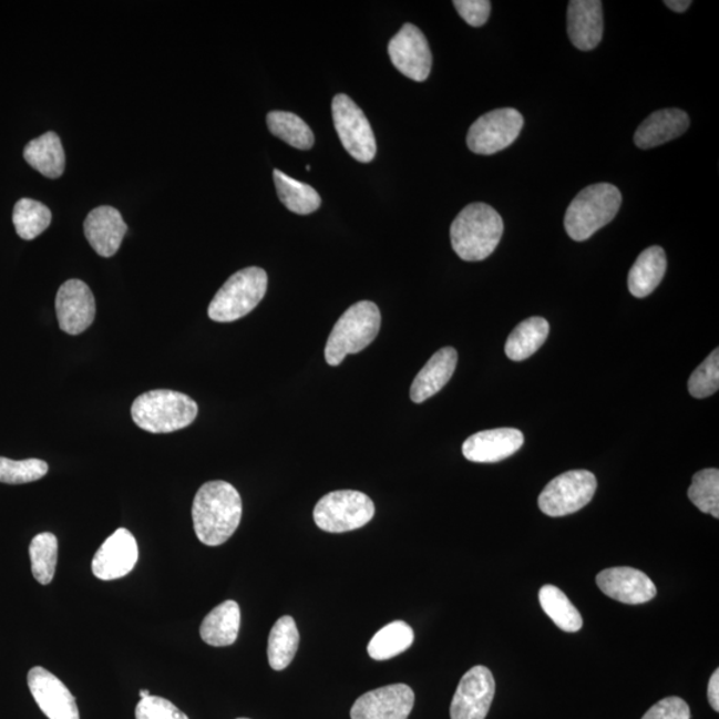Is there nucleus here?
I'll return each mask as SVG.
<instances>
[{
  "mask_svg": "<svg viewBox=\"0 0 719 719\" xmlns=\"http://www.w3.org/2000/svg\"><path fill=\"white\" fill-rule=\"evenodd\" d=\"M243 504L239 492L226 481H209L197 491L193 505L196 537L208 546H219L240 525Z\"/></svg>",
  "mask_w": 719,
  "mask_h": 719,
  "instance_id": "obj_1",
  "label": "nucleus"
},
{
  "mask_svg": "<svg viewBox=\"0 0 719 719\" xmlns=\"http://www.w3.org/2000/svg\"><path fill=\"white\" fill-rule=\"evenodd\" d=\"M503 234L504 222L497 210L484 203H473L452 223V247L465 261L485 260L497 248Z\"/></svg>",
  "mask_w": 719,
  "mask_h": 719,
  "instance_id": "obj_2",
  "label": "nucleus"
},
{
  "mask_svg": "<svg viewBox=\"0 0 719 719\" xmlns=\"http://www.w3.org/2000/svg\"><path fill=\"white\" fill-rule=\"evenodd\" d=\"M199 407L189 396L156 389L138 396L131 408L132 420L150 433H173L193 424Z\"/></svg>",
  "mask_w": 719,
  "mask_h": 719,
  "instance_id": "obj_3",
  "label": "nucleus"
},
{
  "mask_svg": "<svg viewBox=\"0 0 719 719\" xmlns=\"http://www.w3.org/2000/svg\"><path fill=\"white\" fill-rule=\"evenodd\" d=\"M623 195L613 184L599 183L586 187L571 203L564 219L567 235L576 242L590 239L597 230L615 219Z\"/></svg>",
  "mask_w": 719,
  "mask_h": 719,
  "instance_id": "obj_4",
  "label": "nucleus"
},
{
  "mask_svg": "<svg viewBox=\"0 0 719 719\" xmlns=\"http://www.w3.org/2000/svg\"><path fill=\"white\" fill-rule=\"evenodd\" d=\"M381 314L372 301L356 302L336 322L326 346V361L338 367L348 355L364 351L380 332Z\"/></svg>",
  "mask_w": 719,
  "mask_h": 719,
  "instance_id": "obj_5",
  "label": "nucleus"
},
{
  "mask_svg": "<svg viewBox=\"0 0 719 719\" xmlns=\"http://www.w3.org/2000/svg\"><path fill=\"white\" fill-rule=\"evenodd\" d=\"M268 276L259 267L239 270L224 283L208 307L210 320L236 321L253 312L266 296Z\"/></svg>",
  "mask_w": 719,
  "mask_h": 719,
  "instance_id": "obj_6",
  "label": "nucleus"
},
{
  "mask_svg": "<svg viewBox=\"0 0 719 719\" xmlns=\"http://www.w3.org/2000/svg\"><path fill=\"white\" fill-rule=\"evenodd\" d=\"M374 516V504L366 493L336 491L315 506V524L328 533H346L366 526Z\"/></svg>",
  "mask_w": 719,
  "mask_h": 719,
  "instance_id": "obj_7",
  "label": "nucleus"
},
{
  "mask_svg": "<svg viewBox=\"0 0 719 719\" xmlns=\"http://www.w3.org/2000/svg\"><path fill=\"white\" fill-rule=\"evenodd\" d=\"M597 491V479L589 471H571L553 479L538 497L541 512L551 517H564L582 511Z\"/></svg>",
  "mask_w": 719,
  "mask_h": 719,
  "instance_id": "obj_8",
  "label": "nucleus"
},
{
  "mask_svg": "<svg viewBox=\"0 0 719 719\" xmlns=\"http://www.w3.org/2000/svg\"><path fill=\"white\" fill-rule=\"evenodd\" d=\"M332 116L335 129L347 153L360 163H371L378 146L364 112L351 97L339 94L333 97Z\"/></svg>",
  "mask_w": 719,
  "mask_h": 719,
  "instance_id": "obj_9",
  "label": "nucleus"
},
{
  "mask_svg": "<svg viewBox=\"0 0 719 719\" xmlns=\"http://www.w3.org/2000/svg\"><path fill=\"white\" fill-rule=\"evenodd\" d=\"M523 127L524 117L517 110H493L472 124L466 144L474 154L494 155L510 147Z\"/></svg>",
  "mask_w": 719,
  "mask_h": 719,
  "instance_id": "obj_10",
  "label": "nucleus"
},
{
  "mask_svg": "<svg viewBox=\"0 0 719 719\" xmlns=\"http://www.w3.org/2000/svg\"><path fill=\"white\" fill-rule=\"evenodd\" d=\"M389 57L402 75L414 82L427 81L432 70V52L421 30L404 24L388 45Z\"/></svg>",
  "mask_w": 719,
  "mask_h": 719,
  "instance_id": "obj_11",
  "label": "nucleus"
},
{
  "mask_svg": "<svg viewBox=\"0 0 719 719\" xmlns=\"http://www.w3.org/2000/svg\"><path fill=\"white\" fill-rule=\"evenodd\" d=\"M496 691L492 671L474 666L461 678L451 705V719H485Z\"/></svg>",
  "mask_w": 719,
  "mask_h": 719,
  "instance_id": "obj_12",
  "label": "nucleus"
},
{
  "mask_svg": "<svg viewBox=\"0 0 719 719\" xmlns=\"http://www.w3.org/2000/svg\"><path fill=\"white\" fill-rule=\"evenodd\" d=\"M59 327L71 336L81 335L95 320L94 294L82 280L72 279L62 284L55 300Z\"/></svg>",
  "mask_w": 719,
  "mask_h": 719,
  "instance_id": "obj_13",
  "label": "nucleus"
},
{
  "mask_svg": "<svg viewBox=\"0 0 719 719\" xmlns=\"http://www.w3.org/2000/svg\"><path fill=\"white\" fill-rule=\"evenodd\" d=\"M414 692L405 684H394L366 692L355 702L352 719H408Z\"/></svg>",
  "mask_w": 719,
  "mask_h": 719,
  "instance_id": "obj_14",
  "label": "nucleus"
},
{
  "mask_svg": "<svg viewBox=\"0 0 719 719\" xmlns=\"http://www.w3.org/2000/svg\"><path fill=\"white\" fill-rule=\"evenodd\" d=\"M29 688L39 708L49 719H81L76 699L61 679L42 666L32 668L28 676Z\"/></svg>",
  "mask_w": 719,
  "mask_h": 719,
  "instance_id": "obj_15",
  "label": "nucleus"
},
{
  "mask_svg": "<svg viewBox=\"0 0 719 719\" xmlns=\"http://www.w3.org/2000/svg\"><path fill=\"white\" fill-rule=\"evenodd\" d=\"M137 543L129 530H117L99 547L92 559V573L103 582L127 576L137 563Z\"/></svg>",
  "mask_w": 719,
  "mask_h": 719,
  "instance_id": "obj_16",
  "label": "nucleus"
},
{
  "mask_svg": "<svg viewBox=\"0 0 719 719\" xmlns=\"http://www.w3.org/2000/svg\"><path fill=\"white\" fill-rule=\"evenodd\" d=\"M598 588L616 602L639 605L657 595L656 585L641 571L628 566L610 567L597 574Z\"/></svg>",
  "mask_w": 719,
  "mask_h": 719,
  "instance_id": "obj_17",
  "label": "nucleus"
},
{
  "mask_svg": "<svg viewBox=\"0 0 719 719\" xmlns=\"http://www.w3.org/2000/svg\"><path fill=\"white\" fill-rule=\"evenodd\" d=\"M524 434L514 428L491 429L474 433L463 445V454L472 463H499L521 450Z\"/></svg>",
  "mask_w": 719,
  "mask_h": 719,
  "instance_id": "obj_18",
  "label": "nucleus"
},
{
  "mask_svg": "<svg viewBox=\"0 0 719 719\" xmlns=\"http://www.w3.org/2000/svg\"><path fill=\"white\" fill-rule=\"evenodd\" d=\"M567 34L574 48L582 51L596 49L604 35L603 2L572 0L567 8Z\"/></svg>",
  "mask_w": 719,
  "mask_h": 719,
  "instance_id": "obj_19",
  "label": "nucleus"
},
{
  "mask_svg": "<svg viewBox=\"0 0 719 719\" xmlns=\"http://www.w3.org/2000/svg\"><path fill=\"white\" fill-rule=\"evenodd\" d=\"M127 230L122 214L109 206L92 209L84 220V235L90 246L102 257H111L117 253Z\"/></svg>",
  "mask_w": 719,
  "mask_h": 719,
  "instance_id": "obj_20",
  "label": "nucleus"
},
{
  "mask_svg": "<svg viewBox=\"0 0 719 719\" xmlns=\"http://www.w3.org/2000/svg\"><path fill=\"white\" fill-rule=\"evenodd\" d=\"M690 125V119L682 110L668 109L655 112L639 125L635 134L638 148L649 150L685 134Z\"/></svg>",
  "mask_w": 719,
  "mask_h": 719,
  "instance_id": "obj_21",
  "label": "nucleus"
},
{
  "mask_svg": "<svg viewBox=\"0 0 719 719\" xmlns=\"http://www.w3.org/2000/svg\"><path fill=\"white\" fill-rule=\"evenodd\" d=\"M458 352L452 347L441 348L427 362L413 380L411 399L415 404L431 399L439 393L452 379L458 367Z\"/></svg>",
  "mask_w": 719,
  "mask_h": 719,
  "instance_id": "obj_22",
  "label": "nucleus"
},
{
  "mask_svg": "<svg viewBox=\"0 0 719 719\" xmlns=\"http://www.w3.org/2000/svg\"><path fill=\"white\" fill-rule=\"evenodd\" d=\"M242 623L240 606L233 599L217 605L216 608L204 618L201 626V637L204 643L224 648L236 643L239 636Z\"/></svg>",
  "mask_w": 719,
  "mask_h": 719,
  "instance_id": "obj_23",
  "label": "nucleus"
},
{
  "mask_svg": "<svg viewBox=\"0 0 719 719\" xmlns=\"http://www.w3.org/2000/svg\"><path fill=\"white\" fill-rule=\"evenodd\" d=\"M668 260L661 247L645 249L633 264L628 276L629 291L635 298L644 299L655 292V289L662 281Z\"/></svg>",
  "mask_w": 719,
  "mask_h": 719,
  "instance_id": "obj_24",
  "label": "nucleus"
},
{
  "mask_svg": "<svg viewBox=\"0 0 719 719\" xmlns=\"http://www.w3.org/2000/svg\"><path fill=\"white\" fill-rule=\"evenodd\" d=\"M25 162L49 179H58L64 173L65 154L61 138L55 132H45L24 148Z\"/></svg>",
  "mask_w": 719,
  "mask_h": 719,
  "instance_id": "obj_25",
  "label": "nucleus"
},
{
  "mask_svg": "<svg viewBox=\"0 0 719 719\" xmlns=\"http://www.w3.org/2000/svg\"><path fill=\"white\" fill-rule=\"evenodd\" d=\"M300 635L291 616L277 619L268 638V661L276 671L287 669L298 653Z\"/></svg>",
  "mask_w": 719,
  "mask_h": 719,
  "instance_id": "obj_26",
  "label": "nucleus"
},
{
  "mask_svg": "<svg viewBox=\"0 0 719 719\" xmlns=\"http://www.w3.org/2000/svg\"><path fill=\"white\" fill-rule=\"evenodd\" d=\"M549 335V322L543 318L527 319L514 329L506 340L505 353L513 361L530 359Z\"/></svg>",
  "mask_w": 719,
  "mask_h": 719,
  "instance_id": "obj_27",
  "label": "nucleus"
},
{
  "mask_svg": "<svg viewBox=\"0 0 719 719\" xmlns=\"http://www.w3.org/2000/svg\"><path fill=\"white\" fill-rule=\"evenodd\" d=\"M274 182L279 199L291 213L309 215L319 209L320 195L309 184L292 179L280 170L274 171Z\"/></svg>",
  "mask_w": 719,
  "mask_h": 719,
  "instance_id": "obj_28",
  "label": "nucleus"
},
{
  "mask_svg": "<svg viewBox=\"0 0 719 719\" xmlns=\"http://www.w3.org/2000/svg\"><path fill=\"white\" fill-rule=\"evenodd\" d=\"M413 641L411 626L404 622H393L376 633L368 645V655L376 661H386L411 648Z\"/></svg>",
  "mask_w": 719,
  "mask_h": 719,
  "instance_id": "obj_29",
  "label": "nucleus"
},
{
  "mask_svg": "<svg viewBox=\"0 0 719 719\" xmlns=\"http://www.w3.org/2000/svg\"><path fill=\"white\" fill-rule=\"evenodd\" d=\"M540 604L547 617L558 626L561 630L576 633L582 630L584 622L576 606L563 590L554 585H544L540 590Z\"/></svg>",
  "mask_w": 719,
  "mask_h": 719,
  "instance_id": "obj_30",
  "label": "nucleus"
},
{
  "mask_svg": "<svg viewBox=\"0 0 719 719\" xmlns=\"http://www.w3.org/2000/svg\"><path fill=\"white\" fill-rule=\"evenodd\" d=\"M267 124L276 137L298 150H311L315 136L309 125L292 112L273 111L267 116Z\"/></svg>",
  "mask_w": 719,
  "mask_h": 719,
  "instance_id": "obj_31",
  "label": "nucleus"
},
{
  "mask_svg": "<svg viewBox=\"0 0 719 719\" xmlns=\"http://www.w3.org/2000/svg\"><path fill=\"white\" fill-rule=\"evenodd\" d=\"M52 219L51 210L43 203L38 201L24 199L19 201L12 214V222L17 234L23 240H34L35 237L43 234L50 227Z\"/></svg>",
  "mask_w": 719,
  "mask_h": 719,
  "instance_id": "obj_32",
  "label": "nucleus"
},
{
  "mask_svg": "<svg viewBox=\"0 0 719 719\" xmlns=\"http://www.w3.org/2000/svg\"><path fill=\"white\" fill-rule=\"evenodd\" d=\"M32 576L41 585H49L54 579L58 564V538L55 534L44 532L32 538L30 544Z\"/></svg>",
  "mask_w": 719,
  "mask_h": 719,
  "instance_id": "obj_33",
  "label": "nucleus"
},
{
  "mask_svg": "<svg viewBox=\"0 0 719 719\" xmlns=\"http://www.w3.org/2000/svg\"><path fill=\"white\" fill-rule=\"evenodd\" d=\"M689 499L699 511L719 517V471L715 468L695 474L689 487Z\"/></svg>",
  "mask_w": 719,
  "mask_h": 719,
  "instance_id": "obj_34",
  "label": "nucleus"
},
{
  "mask_svg": "<svg viewBox=\"0 0 719 719\" xmlns=\"http://www.w3.org/2000/svg\"><path fill=\"white\" fill-rule=\"evenodd\" d=\"M49 473V464L43 460L22 461L0 458V483L19 485L34 483Z\"/></svg>",
  "mask_w": 719,
  "mask_h": 719,
  "instance_id": "obj_35",
  "label": "nucleus"
},
{
  "mask_svg": "<svg viewBox=\"0 0 719 719\" xmlns=\"http://www.w3.org/2000/svg\"><path fill=\"white\" fill-rule=\"evenodd\" d=\"M719 388V351L715 349L701 366L690 376L689 393L692 398L705 399L715 394Z\"/></svg>",
  "mask_w": 719,
  "mask_h": 719,
  "instance_id": "obj_36",
  "label": "nucleus"
},
{
  "mask_svg": "<svg viewBox=\"0 0 719 719\" xmlns=\"http://www.w3.org/2000/svg\"><path fill=\"white\" fill-rule=\"evenodd\" d=\"M136 719H189L173 702L162 697L150 696L137 703Z\"/></svg>",
  "mask_w": 719,
  "mask_h": 719,
  "instance_id": "obj_37",
  "label": "nucleus"
},
{
  "mask_svg": "<svg viewBox=\"0 0 719 719\" xmlns=\"http://www.w3.org/2000/svg\"><path fill=\"white\" fill-rule=\"evenodd\" d=\"M453 6L472 28H481L491 17L492 3L487 0H454Z\"/></svg>",
  "mask_w": 719,
  "mask_h": 719,
  "instance_id": "obj_38",
  "label": "nucleus"
},
{
  "mask_svg": "<svg viewBox=\"0 0 719 719\" xmlns=\"http://www.w3.org/2000/svg\"><path fill=\"white\" fill-rule=\"evenodd\" d=\"M689 705L682 698L668 697L646 711L643 719H690Z\"/></svg>",
  "mask_w": 719,
  "mask_h": 719,
  "instance_id": "obj_39",
  "label": "nucleus"
},
{
  "mask_svg": "<svg viewBox=\"0 0 719 719\" xmlns=\"http://www.w3.org/2000/svg\"><path fill=\"white\" fill-rule=\"evenodd\" d=\"M708 698L711 705V708L716 711H719V671L716 670L715 675L711 676L709 686H708Z\"/></svg>",
  "mask_w": 719,
  "mask_h": 719,
  "instance_id": "obj_40",
  "label": "nucleus"
},
{
  "mask_svg": "<svg viewBox=\"0 0 719 719\" xmlns=\"http://www.w3.org/2000/svg\"><path fill=\"white\" fill-rule=\"evenodd\" d=\"M664 3L675 12H685L691 6L690 0H666Z\"/></svg>",
  "mask_w": 719,
  "mask_h": 719,
  "instance_id": "obj_41",
  "label": "nucleus"
},
{
  "mask_svg": "<svg viewBox=\"0 0 719 719\" xmlns=\"http://www.w3.org/2000/svg\"><path fill=\"white\" fill-rule=\"evenodd\" d=\"M150 696H151V695H150V691H148V690H142V691H141V698H142V699H143V698H147V697H150Z\"/></svg>",
  "mask_w": 719,
  "mask_h": 719,
  "instance_id": "obj_42",
  "label": "nucleus"
},
{
  "mask_svg": "<svg viewBox=\"0 0 719 719\" xmlns=\"http://www.w3.org/2000/svg\"><path fill=\"white\" fill-rule=\"evenodd\" d=\"M237 719H248V718H237Z\"/></svg>",
  "mask_w": 719,
  "mask_h": 719,
  "instance_id": "obj_43",
  "label": "nucleus"
}]
</instances>
